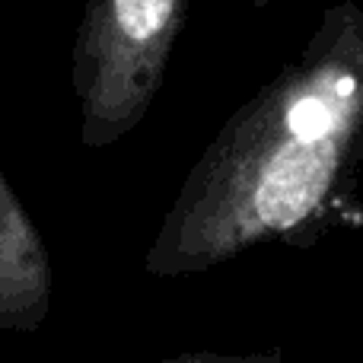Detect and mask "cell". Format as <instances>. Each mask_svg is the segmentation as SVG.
I'll return each instance as SVG.
<instances>
[{
	"instance_id": "7a4b0ae2",
	"label": "cell",
	"mask_w": 363,
	"mask_h": 363,
	"mask_svg": "<svg viewBox=\"0 0 363 363\" xmlns=\"http://www.w3.org/2000/svg\"><path fill=\"white\" fill-rule=\"evenodd\" d=\"M185 10L188 0H86L70 55L86 147L118 144L147 118L163 89Z\"/></svg>"
},
{
	"instance_id": "3957f363",
	"label": "cell",
	"mask_w": 363,
	"mask_h": 363,
	"mask_svg": "<svg viewBox=\"0 0 363 363\" xmlns=\"http://www.w3.org/2000/svg\"><path fill=\"white\" fill-rule=\"evenodd\" d=\"M51 258L26 204L0 172V328L38 332L51 313Z\"/></svg>"
},
{
	"instance_id": "277c9868",
	"label": "cell",
	"mask_w": 363,
	"mask_h": 363,
	"mask_svg": "<svg viewBox=\"0 0 363 363\" xmlns=\"http://www.w3.org/2000/svg\"><path fill=\"white\" fill-rule=\"evenodd\" d=\"M360 6H363V0H360Z\"/></svg>"
},
{
	"instance_id": "6da1fadb",
	"label": "cell",
	"mask_w": 363,
	"mask_h": 363,
	"mask_svg": "<svg viewBox=\"0 0 363 363\" xmlns=\"http://www.w3.org/2000/svg\"><path fill=\"white\" fill-rule=\"evenodd\" d=\"M360 166L363 6L345 0L213 134L160 223L147 274H198L258 245L309 249L360 223Z\"/></svg>"
}]
</instances>
